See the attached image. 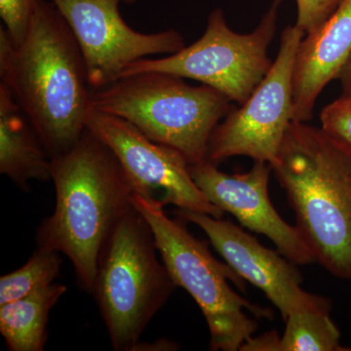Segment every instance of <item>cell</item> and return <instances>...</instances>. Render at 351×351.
Returning <instances> with one entry per match:
<instances>
[{
	"label": "cell",
	"mask_w": 351,
	"mask_h": 351,
	"mask_svg": "<svg viewBox=\"0 0 351 351\" xmlns=\"http://www.w3.org/2000/svg\"><path fill=\"white\" fill-rule=\"evenodd\" d=\"M0 82L40 138L50 158L69 151L87 129L91 88L77 41L50 0H38L24 40L0 25Z\"/></svg>",
	"instance_id": "1"
},
{
	"label": "cell",
	"mask_w": 351,
	"mask_h": 351,
	"mask_svg": "<svg viewBox=\"0 0 351 351\" xmlns=\"http://www.w3.org/2000/svg\"><path fill=\"white\" fill-rule=\"evenodd\" d=\"M51 180L56 205L38 226L36 244L66 255L92 294L101 249L133 208L135 191L112 149L88 129L69 151L51 158Z\"/></svg>",
	"instance_id": "2"
},
{
	"label": "cell",
	"mask_w": 351,
	"mask_h": 351,
	"mask_svg": "<svg viewBox=\"0 0 351 351\" xmlns=\"http://www.w3.org/2000/svg\"><path fill=\"white\" fill-rule=\"evenodd\" d=\"M270 167L315 262L351 280V152L321 127L292 121Z\"/></svg>",
	"instance_id": "3"
},
{
	"label": "cell",
	"mask_w": 351,
	"mask_h": 351,
	"mask_svg": "<svg viewBox=\"0 0 351 351\" xmlns=\"http://www.w3.org/2000/svg\"><path fill=\"white\" fill-rule=\"evenodd\" d=\"M218 90L193 86L162 71L121 76L91 90V107L130 122L147 138L181 152L189 165L206 160L210 138L232 110Z\"/></svg>",
	"instance_id": "4"
},
{
	"label": "cell",
	"mask_w": 351,
	"mask_h": 351,
	"mask_svg": "<svg viewBox=\"0 0 351 351\" xmlns=\"http://www.w3.org/2000/svg\"><path fill=\"white\" fill-rule=\"evenodd\" d=\"M157 252L151 226L134 206L104 244L92 294L114 350L133 351L177 288Z\"/></svg>",
	"instance_id": "5"
},
{
	"label": "cell",
	"mask_w": 351,
	"mask_h": 351,
	"mask_svg": "<svg viewBox=\"0 0 351 351\" xmlns=\"http://www.w3.org/2000/svg\"><path fill=\"white\" fill-rule=\"evenodd\" d=\"M133 206L147 219L158 253L177 287L184 288L198 304L210 332V350L237 351L253 338L257 317L271 311L251 304L237 294L230 281L243 287L241 278L228 265L216 260L207 244L189 232L184 223L169 218L164 206L134 193Z\"/></svg>",
	"instance_id": "6"
},
{
	"label": "cell",
	"mask_w": 351,
	"mask_h": 351,
	"mask_svg": "<svg viewBox=\"0 0 351 351\" xmlns=\"http://www.w3.org/2000/svg\"><path fill=\"white\" fill-rule=\"evenodd\" d=\"M282 2L272 0L258 27L249 34L233 31L223 9H214L208 16L204 34L195 43L168 57L138 60L120 77L143 71L172 73L208 85L243 105L274 63L267 51L276 36Z\"/></svg>",
	"instance_id": "7"
},
{
	"label": "cell",
	"mask_w": 351,
	"mask_h": 351,
	"mask_svg": "<svg viewBox=\"0 0 351 351\" xmlns=\"http://www.w3.org/2000/svg\"><path fill=\"white\" fill-rule=\"evenodd\" d=\"M304 32L289 25L269 73L239 108H232L212 134L207 160L216 165L248 156L271 165L293 121V66Z\"/></svg>",
	"instance_id": "8"
},
{
	"label": "cell",
	"mask_w": 351,
	"mask_h": 351,
	"mask_svg": "<svg viewBox=\"0 0 351 351\" xmlns=\"http://www.w3.org/2000/svg\"><path fill=\"white\" fill-rule=\"evenodd\" d=\"M68 23L82 51L92 90L117 82L138 60L174 54L186 47L174 29L142 34L134 31L119 13L121 0H50Z\"/></svg>",
	"instance_id": "9"
},
{
	"label": "cell",
	"mask_w": 351,
	"mask_h": 351,
	"mask_svg": "<svg viewBox=\"0 0 351 351\" xmlns=\"http://www.w3.org/2000/svg\"><path fill=\"white\" fill-rule=\"evenodd\" d=\"M87 129L112 149L136 195L163 206L173 204L178 209L223 217L225 212L212 204L196 186L181 152L154 142L127 120L93 108Z\"/></svg>",
	"instance_id": "10"
},
{
	"label": "cell",
	"mask_w": 351,
	"mask_h": 351,
	"mask_svg": "<svg viewBox=\"0 0 351 351\" xmlns=\"http://www.w3.org/2000/svg\"><path fill=\"white\" fill-rule=\"evenodd\" d=\"M176 214L206 233L226 263L241 278L261 289L284 320L299 311L331 309L326 299L302 289V276L294 263L263 246L234 223L189 210L178 209Z\"/></svg>",
	"instance_id": "11"
},
{
	"label": "cell",
	"mask_w": 351,
	"mask_h": 351,
	"mask_svg": "<svg viewBox=\"0 0 351 351\" xmlns=\"http://www.w3.org/2000/svg\"><path fill=\"white\" fill-rule=\"evenodd\" d=\"M189 169L196 186L212 204L232 214L244 228L271 240L284 257L295 265L315 262L297 226L286 223L270 201L272 170L269 163L254 161L251 169L243 174L221 172L207 159L191 164Z\"/></svg>",
	"instance_id": "12"
},
{
	"label": "cell",
	"mask_w": 351,
	"mask_h": 351,
	"mask_svg": "<svg viewBox=\"0 0 351 351\" xmlns=\"http://www.w3.org/2000/svg\"><path fill=\"white\" fill-rule=\"evenodd\" d=\"M351 57V0L302 39L293 66V121L313 119L316 101Z\"/></svg>",
	"instance_id": "13"
},
{
	"label": "cell",
	"mask_w": 351,
	"mask_h": 351,
	"mask_svg": "<svg viewBox=\"0 0 351 351\" xmlns=\"http://www.w3.org/2000/svg\"><path fill=\"white\" fill-rule=\"evenodd\" d=\"M0 173L27 191L32 180H51V158L12 94L0 82Z\"/></svg>",
	"instance_id": "14"
},
{
	"label": "cell",
	"mask_w": 351,
	"mask_h": 351,
	"mask_svg": "<svg viewBox=\"0 0 351 351\" xmlns=\"http://www.w3.org/2000/svg\"><path fill=\"white\" fill-rule=\"evenodd\" d=\"M66 292L63 284L53 283L0 306V332L9 350L43 351L50 311Z\"/></svg>",
	"instance_id": "15"
},
{
	"label": "cell",
	"mask_w": 351,
	"mask_h": 351,
	"mask_svg": "<svg viewBox=\"0 0 351 351\" xmlns=\"http://www.w3.org/2000/svg\"><path fill=\"white\" fill-rule=\"evenodd\" d=\"M276 351H341V332L330 311H306L286 318Z\"/></svg>",
	"instance_id": "16"
},
{
	"label": "cell",
	"mask_w": 351,
	"mask_h": 351,
	"mask_svg": "<svg viewBox=\"0 0 351 351\" xmlns=\"http://www.w3.org/2000/svg\"><path fill=\"white\" fill-rule=\"evenodd\" d=\"M61 267L59 252L38 247L23 267L0 278V306L52 285Z\"/></svg>",
	"instance_id": "17"
},
{
	"label": "cell",
	"mask_w": 351,
	"mask_h": 351,
	"mask_svg": "<svg viewBox=\"0 0 351 351\" xmlns=\"http://www.w3.org/2000/svg\"><path fill=\"white\" fill-rule=\"evenodd\" d=\"M321 128L351 152V97L341 96L323 108Z\"/></svg>",
	"instance_id": "18"
},
{
	"label": "cell",
	"mask_w": 351,
	"mask_h": 351,
	"mask_svg": "<svg viewBox=\"0 0 351 351\" xmlns=\"http://www.w3.org/2000/svg\"><path fill=\"white\" fill-rule=\"evenodd\" d=\"M38 3V0H0V17L14 43L24 40Z\"/></svg>",
	"instance_id": "19"
},
{
	"label": "cell",
	"mask_w": 351,
	"mask_h": 351,
	"mask_svg": "<svg viewBox=\"0 0 351 351\" xmlns=\"http://www.w3.org/2000/svg\"><path fill=\"white\" fill-rule=\"evenodd\" d=\"M298 16L295 25L304 34L321 27L345 0H295Z\"/></svg>",
	"instance_id": "20"
},
{
	"label": "cell",
	"mask_w": 351,
	"mask_h": 351,
	"mask_svg": "<svg viewBox=\"0 0 351 351\" xmlns=\"http://www.w3.org/2000/svg\"><path fill=\"white\" fill-rule=\"evenodd\" d=\"M178 348L177 343L167 339H157L154 343H138L134 350H176ZM133 350V351H134Z\"/></svg>",
	"instance_id": "21"
},
{
	"label": "cell",
	"mask_w": 351,
	"mask_h": 351,
	"mask_svg": "<svg viewBox=\"0 0 351 351\" xmlns=\"http://www.w3.org/2000/svg\"><path fill=\"white\" fill-rule=\"evenodd\" d=\"M338 80L341 83L343 96L351 97V57L346 63L345 68L339 73Z\"/></svg>",
	"instance_id": "22"
},
{
	"label": "cell",
	"mask_w": 351,
	"mask_h": 351,
	"mask_svg": "<svg viewBox=\"0 0 351 351\" xmlns=\"http://www.w3.org/2000/svg\"><path fill=\"white\" fill-rule=\"evenodd\" d=\"M121 1L126 4H134L137 0H121Z\"/></svg>",
	"instance_id": "23"
},
{
	"label": "cell",
	"mask_w": 351,
	"mask_h": 351,
	"mask_svg": "<svg viewBox=\"0 0 351 351\" xmlns=\"http://www.w3.org/2000/svg\"><path fill=\"white\" fill-rule=\"evenodd\" d=\"M341 351H351V348H341Z\"/></svg>",
	"instance_id": "24"
}]
</instances>
